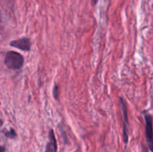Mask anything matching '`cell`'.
<instances>
[{
  "instance_id": "1",
  "label": "cell",
  "mask_w": 153,
  "mask_h": 152,
  "mask_svg": "<svg viewBox=\"0 0 153 152\" xmlns=\"http://www.w3.org/2000/svg\"><path fill=\"white\" fill-rule=\"evenodd\" d=\"M4 63L9 69L18 70L23 66L24 58L21 54L14 51H9L5 54Z\"/></svg>"
},
{
  "instance_id": "2",
  "label": "cell",
  "mask_w": 153,
  "mask_h": 152,
  "mask_svg": "<svg viewBox=\"0 0 153 152\" xmlns=\"http://www.w3.org/2000/svg\"><path fill=\"white\" fill-rule=\"evenodd\" d=\"M145 128H146V141L151 152H153V119L149 113H144Z\"/></svg>"
},
{
  "instance_id": "3",
  "label": "cell",
  "mask_w": 153,
  "mask_h": 152,
  "mask_svg": "<svg viewBox=\"0 0 153 152\" xmlns=\"http://www.w3.org/2000/svg\"><path fill=\"white\" fill-rule=\"evenodd\" d=\"M120 104L121 110L123 113V139L124 142L126 144L128 143V109H127L126 103L124 101L122 97L120 98Z\"/></svg>"
},
{
  "instance_id": "4",
  "label": "cell",
  "mask_w": 153,
  "mask_h": 152,
  "mask_svg": "<svg viewBox=\"0 0 153 152\" xmlns=\"http://www.w3.org/2000/svg\"><path fill=\"white\" fill-rule=\"evenodd\" d=\"M10 46L11 47L19 49V50L29 52L31 50V43L29 39L27 37H21V38L12 40L10 43Z\"/></svg>"
},
{
  "instance_id": "5",
  "label": "cell",
  "mask_w": 153,
  "mask_h": 152,
  "mask_svg": "<svg viewBox=\"0 0 153 152\" xmlns=\"http://www.w3.org/2000/svg\"><path fill=\"white\" fill-rule=\"evenodd\" d=\"M57 150H58V145H57L55 132L53 130L50 129L48 134V142L46 143L45 152H57Z\"/></svg>"
},
{
  "instance_id": "6",
  "label": "cell",
  "mask_w": 153,
  "mask_h": 152,
  "mask_svg": "<svg viewBox=\"0 0 153 152\" xmlns=\"http://www.w3.org/2000/svg\"><path fill=\"white\" fill-rule=\"evenodd\" d=\"M3 134H4L5 137L9 139H14L17 137V134H16V132L15 131L14 129L13 128H10L8 131H3Z\"/></svg>"
},
{
  "instance_id": "7",
  "label": "cell",
  "mask_w": 153,
  "mask_h": 152,
  "mask_svg": "<svg viewBox=\"0 0 153 152\" xmlns=\"http://www.w3.org/2000/svg\"><path fill=\"white\" fill-rule=\"evenodd\" d=\"M60 89H59V86H58L57 83H55L53 87V96L55 98V100L58 101V98H59V95H60V92H59Z\"/></svg>"
},
{
  "instance_id": "8",
  "label": "cell",
  "mask_w": 153,
  "mask_h": 152,
  "mask_svg": "<svg viewBox=\"0 0 153 152\" xmlns=\"http://www.w3.org/2000/svg\"><path fill=\"white\" fill-rule=\"evenodd\" d=\"M99 0H92V4L93 5H94V4H96L97 3V1H98Z\"/></svg>"
},
{
  "instance_id": "9",
  "label": "cell",
  "mask_w": 153,
  "mask_h": 152,
  "mask_svg": "<svg viewBox=\"0 0 153 152\" xmlns=\"http://www.w3.org/2000/svg\"><path fill=\"white\" fill-rule=\"evenodd\" d=\"M4 150H5V149H4V146H1V152H4Z\"/></svg>"
}]
</instances>
